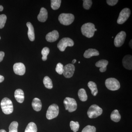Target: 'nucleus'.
<instances>
[{
  "instance_id": "42",
  "label": "nucleus",
  "mask_w": 132,
  "mask_h": 132,
  "mask_svg": "<svg viewBox=\"0 0 132 132\" xmlns=\"http://www.w3.org/2000/svg\"><path fill=\"white\" fill-rule=\"evenodd\" d=\"M80 62L79 61V64H80Z\"/></svg>"
},
{
  "instance_id": "24",
  "label": "nucleus",
  "mask_w": 132,
  "mask_h": 132,
  "mask_svg": "<svg viewBox=\"0 0 132 132\" xmlns=\"http://www.w3.org/2000/svg\"><path fill=\"white\" fill-rule=\"evenodd\" d=\"M37 127L36 125L34 122H30L26 128L25 132H37Z\"/></svg>"
},
{
  "instance_id": "4",
  "label": "nucleus",
  "mask_w": 132,
  "mask_h": 132,
  "mask_svg": "<svg viewBox=\"0 0 132 132\" xmlns=\"http://www.w3.org/2000/svg\"><path fill=\"white\" fill-rule=\"evenodd\" d=\"M74 19L73 15L70 13H62L59 17L60 23L64 26H69L72 24Z\"/></svg>"
},
{
  "instance_id": "29",
  "label": "nucleus",
  "mask_w": 132,
  "mask_h": 132,
  "mask_svg": "<svg viewBox=\"0 0 132 132\" xmlns=\"http://www.w3.org/2000/svg\"><path fill=\"white\" fill-rule=\"evenodd\" d=\"M50 49L47 47H44L42 50V60L43 61H46L47 60V55L49 54Z\"/></svg>"
},
{
  "instance_id": "28",
  "label": "nucleus",
  "mask_w": 132,
  "mask_h": 132,
  "mask_svg": "<svg viewBox=\"0 0 132 132\" xmlns=\"http://www.w3.org/2000/svg\"><path fill=\"white\" fill-rule=\"evenodd\" d=\"M70 127H71V130H72L74 132L78 131L79 128V124L78 121H72L70 122Z\"/></svg>"
},
{
  "instance_id": "11",
  "label": "nucleus",
  "mask_w": 132,
  "mask_h": 132,
  "mask_svg": "<svg viewBox=\"0 0 132 132\" xmlns=\"http://www.w3.org/2000/svg\"><path fill=\"white\" fill-rule=\"evenodd\" d=\"M75 67L72 64H67L64 67L63 74L64 77L67 78H70L72 77L75 71Z\"/></svg>"
},
{
  "instance_id": "41",
  "label": "nucleus",
  "mask_w": 132,
  "mask_h": 132,
  "mask_svg": "<svg viewBox=\"0 0 132 132\" xmlns=\"http://www.w3.org/2000/svg\"><path fill=\"white\" fill-rule=\"evenodd\" d=\"M97 31V29H95V31Z\"/></svg>"
},
{
  "instance_id": "39",
  "label": "nucleus",
  "mask_w": 132,
  "mask_h": 132,
  "mask_svg": "<svg viewBox=\"0 0 132 132\" xmlns=\"http://www.w3.org/2000/svg\"><path fill=\"white\" fill-rule=\"evenodd\" d=\"M76 62V60H75V59H74L72 61V64H75Z\"/></svg>"
},
{
  "instance_id": "31",
  "label": "nucleus",
  "mask_w": 132,
  "mask_h": 132,
  "mask_svg": "<svg viewBox=\"0 0 132 132\" xmlns=\"http://www.w3.org/2000/svg\"><path fill=\"white\" fill-rule=\"evenodd\" d=\"M96 129L94 126L88 125L83 128L81 132H96Z\"/></svg>"
},
{
  "instance_id": "12",
  "label": "nucleus",
  "mask_w": 132,
  "mask_h": 132,
  "mask_svg": "<svg viewBox=\"0 0 132 132\" xmlns=\"http://www.w3.org/2000/svg\"><path fill=\"white\" fill-rule=\"evenodd\" d=\"M13 70L15 73L19 75H23L26 72V67L23 63H16L13 66Z\"/></svg>"
},
{
  "instance_id": "17",
  "label": "nucleus",
  "mask_w": 132,
  "mask_h": 132,
  "mask_svg": "<svg viewBox=\"0 0 132 132\" xmlns=\"http://www.w3.org/2000/svg\"><path fill=\"white\" fill-rule=\"evenodd\" d=\"M14 97L16 101L20 103H22L24 100V94L23 90L20 89H17L14 93Z\"/></svg>"
},
{
  "instance_id": "14",
  "label": "nucleus",
  "mask_w": 132,
  "mask_h": 132,
  "mask_svg": "<svg viewBox=\"0 0 132 132\" xmlns=\"http://www.w3.org/2000/svg\"><path fill=\"white\" fill-rule=\"evenodd\" d=\"M59 34L58 31L54 30L47 35L46 39L48 42H53L56 41L59 39Z\"/></svg>"
},
{
  "instance_id": "21",
  "label": "nucleus",
  "mask_w": 132,
  "mask_h": 132,
  "mask_svg": "<svg viewBox=\"0 0 132 132\" xmlns=\"http://www.w3.org/2000/svg\"><path fill=\"white\" fill-rule=\"evenodd\" d=\"M88 86L91 90L92 94L93 96H96L98 93V90L96 83L93 81H89L88 83Z\"/></svg>"
},
{
  "instance_id": "25",
  "label": "nucleus",
  "mask_w": 132,
  "mask_h": 132,
  "mask_svg": "<svg viewBox=\"0 0 132 132\" xmlns=\"http://www.w3.org/2000/svg\"><path fill=\"white\" fill-rule=\"evenodd\" d=\"M43 82L45 87L46 88L49 89L53 88V85L52 80L48 76H45L43 79Z\"/></svg>"
},
{
  "instance_id": "27",
  "label": "nucleus",
  "mask_w": 132,
  "mask_h": 132,
  "mask_svg": "<svg viewBox=\"0 0 132 132\" xmlns=\"http://www.w3.org/2000/svg\"><path fill=\"white\" fill-rule=\"evenodd\" d=\"M18 122L14 121L12 122L9 127V132H18Z\"/></svg>"
},
{
  "instance_id": "22",
  "label": "nucleus",
  "mask_w": 132,
  "mask_h": 132,
  "mask_svg": "<svg viewBox=\"0 0 132 132\" xmlns=\"http://www.w3.org/2000/svg\"><path fill=\"white\" fill-rule=\"evenodd\" d=\"M111 119L115 122H118L120 121L121 116L118 110H114L112 112L111 115Z\"/></svg>"
},
{
  "instance_id": "33",
  "label": "nucleus",
  "mask_w": 132,
  "mask_h": 132,
  "mask_svg": "<svg viewBox=\"0 0 132 132\" xmlns=\"http://www.w3.org/2000/svg\"><path fill=\"white\" fill-rule=\"evenodd\" d=\"M64 67V66L61 63H59L57 64V66H56L55 71L59 74L62 75L63 73Z\"/></svg>"
},
{
  "instance_id": "23",
  "label": "nucleus",
  "mask_w": 132,
  "mask_h": 132,
  "mask_svg": "<svg viewBox=\"0 0 132 132\" xmlns=\"http://www.w3.org/2000/svg\"><path fill=\"white\" fill-rule=\"evenodd\" d=\"M78 95L80 100L81 101L85 102L87 100V95L86 90L83 88H81L78 92Z\"/></svg>"
},
{
  "instance_id": "26",
  "label": "nucleus",
  "mask_w": 132,
  "mask_h": 132,
  "mask_svg": "<svg viewBox=\"0 0 132 132\" xmlns=\"http://www.w3.org/2000/svg\"><path fill=\"white\" fill-rule=\"evenodd\" d=\"M51 7L54 10L59 9L61 4V0H52L51 1Z\"/></svg>"
},
{
  "instance_id": "44",
  "label": "nucleus",
  "mask_w": 132,
  "mask_h": 132,
  "mask_svg": "<svg viewBox=\"0 0 132 132\" xmlns=\"http://www.w3.org/2000/svg\"><path fill=\"white\" fill-rule=\"evenodd\" d=\"M1 39V36H0V39Z\"/></svg>"
},
{
  "instance_id": "3",
  "label": "nucleus",
  "mask_w": 132,
  "mask_h": 132,
  "mask_svg": "<svg viewBox=\"0 0 132 132\" xmlns=\"http://www.w3.org/2000/svg\"><path fill=\"white\" fill-rule=\"evenodd\" d=\"M103 110L97 105H93L88 109L87 111V115L91 119L97 118L101 115Z\"/></svg>"
},
{
  "instance_id": "20",
  "label": "nucleus",
  "mask_w": 132,
  "mask_h": 132,
  "mask_svg": "<svg viewBox=\"0 0 132 132\" xmlns=\"http://www.w3.org/2000/svg\"><path fill=\"white\" fill-rule=\"evenodd\" d=\"M32 106L35 111L38 112L41 110L42 104L39 99L35 98L33 100L32 103Z\"/></svg>"
},
{
  "instance_id": "40",
  "label": "nucleus",
  "mask_w": 132,
  "mask_h": 132,
  "mask_svg": "<svg viewBox=\"0 0 132 132\" xmlns=\"http://www.w3.org/2000/svg\"><path fill=\"white\" fill-rule=\"evenodd\" d=\"M0 132H7L5 130L3 129H2V130H0Z\"/></svg>"
},
{
  "instance_id": "9",
  "label": "nucleus",
  "mask_w": 132,
  "mask_h": 132,
  "mask_svg": "<svg viewBox=\"0 0 132 132\" xmlns=\"http://www.w3.org/2000/svg\"><path fill=\"white\" fill-rule=\"evenodd\" d=\"M131 14V10L128 8H125L121 10L117 20V23L122 24L125 23L130 17Z\"/></svg>"
},
{
  "instance_id": "16",
  "label": "nucleus",
  "mask_w": 132,
  "mask_h": 132,
  "mask_svg": "<svg viewBox=\"0 0 132 132\" xmlns=\"http://www.w3.org/2000/svg\"><path fill=\"white\" fill-rule=\"evenodd\" d=\"M48 12L47 10L44 7L41 8L39 14L38 16V19L41 22H45L47 20Z\"/></svg>"
},
{
  "instance_id": "5",
  "label": "nucleus",
  "mask_w": 132,
  "mask_h": 132,
  "mask_svg": "<svg viewBox=\"0 0 132 132\" xmlns=\"http://www.w3.org/2000/svg\"><path fill=\"white\" fill-rule=\"evenodd\" d=\"M64 104L66 110L70 112L75 111L77 108V103L74 99L66 97L64 99Z\"/></svg>"
},
{
  "instance_id": "32",
  "label": "nucleus",
  "mask_w": 132,
  "mask_h": 132,
  "mask_svg": "<svg viewBox=\"0 0 132 132\" xmlns=\"http://www.w3.org/2000/svg\"><path fill=\"white\" fill-rule=\"evenodd\" d=\"M83 7L85 9L88 10L91 8L92 5V1L91 0L83 1Z\"/></svg>"
},
{
  "instance_id": "2",
  "label": "nucleus",
  "mask_w": 132,
  "mask_h": 132,
  "mask_svg": "<svg viewBox=\"0 0 132 132\" xmlns=\"http://www.w3.org/2000/svg\"><path fill=\"white\" fill-rule=\"evenodd\" d=\"M3 112L6 114H10L13 111V106L12 101L7 98L2 99L1 103Z\"/></svg>"
},
{
  "instance_id": "43",
  "label": "nucleus",
  "mask_w": 132,
  "mask_h": 132,
  "mask_svg": "<svg viewBox=\"0 0 132 132\" xmlns=\"http://www.w3.org/2000/svg\"><path fill=\"white\" fill-rule=\"evenodd\" d=\"M112 38H113V36H112Z\"/></svg>"
},
{
  "instance_id": "7",
  "label": "nucleus",
  "mask_w": 132,
  "mask_h": 132,
  "mask_svg": "<svg viewBox=\"0 0 132 132\" xmlns=\"http://www.w3.org/2000/svg\"><path fill=\"white\" fill-rule=\"evenodd\" d=\"M59 106L57 104H53L48 109L46 116L48 119H52L56 118L59 115Z\"/></svg>"
},
{
  "instance_id": "19",
  "label": "nucleus",
  "mask_w": 132,
  "mask_h": 132,
  "mask_svg": "<svg viewBox=\"0 0 132 132\" xmlns=\"http://www.w3.org/2000/svg\"><path fill=\"white\" fill-rule=\"evenodd\" d=\"M27 26L28 29V35L29 39L31 41H34L35 39V35L34 27L30 22H28L27 23Z\"/></svg>"
},
{
  "instance_id": "13",
  "label": "nucleus",
  "mask_w": 132,
  "mask_h": 132,
  "mask_svg": "<svg viewBox=\"0 0 132 132\" xmlns=\"http://www.w3.org/2000/svg\"><path fill=\"white\" fill-rule=\"evenodd\" d=\"M124 67L128 70H132V57L131 55H127L124 57L122 60Z\"/></svg>"
},
{
  "instance_id": "10",
  "label": "nucleus",
  "mask_w": 132,
  "mask_h": 132,
  "mask_svg": "<svg viewBox=\"0 0 132 132\" xmlns=\"http://www.w3.org/2000/svg\"><path fill=\"white\" fill-rule=\"evenodd\" d=\"M126 34L123 31L118 33L114 40V45L116 47H120L125 42Z\"/></svg>"
},
{
  "instance_id": "37",
  "label": "nucleus",
  "mask_w": 132,
  "mask_h": 132,
  "mask_svg": "<svg viewBox=\"0 0 132 132\" xmlns=\"http://www.w3.org/2000/svg\"><path fill=\"white\" fill-rule=\"evenodd\" d=\"M3 7L2 5H0V12H2L3 10Z\"/></svg>"
},
{
  "instance_id": "38",
  "label": "nucleus",
  "mask_w": 132,
  "mask_h": 132,
  "mask_svg": "<svg viewBox=\"0 0 132 132\" xmlns=\"http://www.w3.org/2000/svg\"><path fill=\"white\" fill-rule=\"evenodd\" d=\"M129 45H130L131 48H132V40L130 41V42L129 43Z\"/></svg>"
},
{
  "instance_id": "36",
  "label": "nucleus",
  "mask_w": 132,
  "mask_h": 132,
  "mask_svg": "<svg viewBox=\"0 0 132 132\" xmlns=\"http://www.w3.org/2000/svg\"><path fill=\"white\" fill-rule=\"evenodd\" d=\"M4 76L0 75V83L1 82H2L4 80Z\"/></svg>"
},
{
  "instance_id": "30",
  "label": "nucleus",
  "mask_w": 132,
  "mask_h": 132,
  "mask_svg": "<svg viewBox=\"0 0 132 132\" xmlns=\"http://www.w3.org/2000/svg\"><path fill=\"white\" fill-rule=\"evenodd\" d=\"M7 20V16L5 14L0 15V29L5 27Z\"/></svg>"
},
{
  "instance_id": "15",
  "label": "nucleus",
  "mask_w": 132,
  "mask_h": 132,
  "mask_svg": "<svg viewBox=\"0 0 132 132\" xmlns=\"http://www.w3.org/2000/svg\"><path fill=\"white\" fill-rule=\"evenodd\" d=\"M108 64V61L105 60H101L95 63V66L100 68V71L101 72H105L107 69V66Z\"/></svg>"
},
{
  "instance_id": "8",
  "label": "nucleus",
  "mask_w": 132,
  "mask_h": 132,
  "mask_svg": "<svg viewBox=\"0 0 132 132\" xmlns=\"http://www.w3.org/2000/svg\"><path fill=\"white\" fill-rule=\"evenodd\" d=\"M74 45L73 41L69 38H64L60 41L57 47L61 52H64L67 47H72Z\"/></svg>"
},
{
  "instance_id": "35",
  "label": "nucleus",
  "mask_w": 132,
  "mask_h": 132,
  "mask_svg": "<svg viewBox=\"0 0 132 132\" xmlns=\"http://www.w3.org/2000/svg\"><path fill=\"white\" fill-rule=\"evenodd\" d=\"M5 56V53L3 52H0V62H1L3 60Z\"/></svg>"
},
{
  "instance_id": "1",
  "label": "nucleus",
  "mask_w": 132,
  "mask_h": 132,
  "mask_svg": "<svg viewBox=\"0 0 132 132\" xmlns=\"http://www.w3.org/2000/svg\"><path fill=\"white\" fill-rule=\"evenodd\" d=\"M95 26L93 24L90 22L83 24L81 30L83 35L88 38H91L94 35Z\"/></svg>"
},
{
  "instance_id": "34",
  "label": "nucleus",
  "mask_w": 132,
  "mask_h": 132,
  "mask_svg": "<svg viewBox=\"0 0 132 132\" xmlns=\"http://www.w3.org/2000/svg\"><path fill=\"white\" fill-rule=\"evenodd\" d=\"M119 1L118 0H107L106 3L109 5L111 6H114L116 5Z\"/></svg>"
},
{
  "instance_id": "6",
  "label": "nucleus",
  "mask_w": 132,
  "mask_h": 132,
  "mask_svg": "<svg viewBox=\"0 0 132 132\" xmlns=\"http://www.w3.org/2000/svg\"><path fill=\"white\" fill-rule=\"evenodd\" d=\"M106 86L109 90L116 91L119 90L120 87L119 81L114 78H109L107 79L105 81Z\"/></svg>"
},
{
  "instance_id": "18",
  "label": "nucleus",
  "mask_w": 132,
  "mask_h": 132,
  "mask_svg": "<svg viewBox=\"0 0 132 132\" xmlns=\"http://www.w3.org/2000/svg\"><path fill=\"white\" fill-rule=\"evenodd\" d=\"M99 54V52L97 50L89 48L85 51L83 54V56L85 58L89 59L93 56H98Z\"/></svg>"
}]
</instances>
